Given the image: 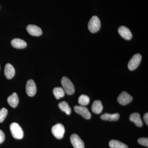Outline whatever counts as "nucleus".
Returning a JSON list of instances; mask_svg holds the SVG:
<instances>
[{
	"label": "nucleus",
	"instance_id": "1",
	"mask_svg": "<svg viewBox=\"0 0 148 148\" xmlns=\"http://www.w3.org/2000/svg\"><path fill=\"white\" fill-rule=\"evenodd\" d=\"M61 84L63 89L68 95H71L75 91V86L72 82L67 77L64 76L61 80Z\"/></svg>",
	"mask_w": 148,
	"mask_h": 148
},
{
	"label": "nucleus",
	"instance_id": "2",
	"mask_svg": "<svg viewBox=\"0 0 148 148\" xmlns=\"http://www.w3.org/2000/svg\"><path fill=\"white\" fill-rule=\"evenodd\" d=\"M88 27L92 33H96L99 31L101 29V22L98 16H93L91 17L88 22Z\"/></svg>",
	"mask_w": 148,
	"mask_h": 148
},
{
	"label": "nucleus",
	"instance_id": "3",
	"mask_svg": "<svg viewBox=\"0 0 148 148\" xmlns=\"http://www.w3.org/2000/svg\"><path fill=\"white\" fill-rule=\"evenodd\" d=\"M11 133L13 138L18 140L22 139L24 136V132L22 128L17 123H13L10 125Z\"/></svg>",
	"mask_w": 148,
	"mask_h": 148
},
{
	"label": "nucleus",
	"instance_id": "4",
	"mask_svg": "<svg viewBox=\"0 0 148 148\" xmlns=\"http://www.w3.org/2000/svg\"><path fill=\"white\" fill-rule=\"evenodd\" d=\"M51 132L56 138L58 139H62L65 132V127L62 124L58 123L52 127Z\"/></svg>",
	"mask_w": 148,
	"mask_h": 148
},
{
	"label": "nucleus",
	"instance_id": "5",
	"mask_svg": "<svg viewBox=\"0 0 148 148\" xmlns=\"http://www.w3.org/2000/svg\"><path fill=\"white\" fill-rule=\"evenodd\" d=\"M142 56L140 53H137L132 56L128 64V68L130 71H132L137 69L142 60Z\"/></svg>",
	"mask_w": 148,
	"mask_h": 148
},
{
	"label": "nucleus",
	"instance_id": "6",
	"mask_svg": "<svg viewBox=\"0 0 148 148\" xmlns=\"http://www.w3.org/2000/svg\"><path fill=\"white\" fill-rule=\"evenodd\" d=\"M74 110L77 114L80 115L86 119L91 118V114L88 109L84 106H76L74 107Z\"/></svg>",
	"mask_w": 148,
	"mask_h": 148
},
{
	"label": "nucleus",
	"instance_id": "7",
	"mask_svg": "<svg viewBox=\"0 0 148 148\" xmlns=\"http://www.w3.org/2000/svg\"><path fill=\"white\" fill-rule=\"evenodd\" d=\"M132 100L133 98L129 93L125 91H123L119 96L117 101L121 105L125 106L131 103Z\"/></svg>",
	"mask_w": 148,
	"mask_h": 148
},
{
	"label": "nucleus",
	"instance_id": "8",
	"mask_svg": "<svg viewBox=\"0 0 148 148\" xmlns=\"http://www.w3.org/2000/svg\"><path fill=\"white\" fill-rule=\"evenodd\" d=\"M37 91L36 86L33 80L29 79L26 84V92L30 97H33L36 94Z\"/></svg>",
	"mask_w": 148,
	"mask_h": 148
},
{
	"label": "nucleus",
	"instance_id": "9",
	"mask_svg": "<svg viewBox=\"0 0 148 148\" xmlns=\"http://www.w3.org/2000/svg\"><path fill=\"white\" fill-rule=\"evenodd\" d=\"M70 140L74 148H84V143L77 134L72 135Z\"/></svg>",
	"mask_w": 148,
	"mask_h": 148
},
{
	"label": "nucleus",
	"instance_id": "10",
	"mask_svg": "<svg viewBox=\"0 0 148 148\" xmlns=\"http://www.w3.org/2000/svg\"><path fill=\"white\" fill-rule=\"evenodd\" d=\"M27 30L29 34L34 36H40L42 34V29L39 27L32 24L27 26Z\"/></svg>",
	"mask_w": 148,
	"mask_h": 148
},
{
	"label": "nucleus",
	"instance_id": "11",
	"mask_svg": "<svg viewBox=\"0 0 148 148\" xmlns=\"http://www.w3.org/2000/svg\"><path fill=\"white\" fill-rule=\"evenodd\" d=\"M118 32L119 35L125 39L130 40L132 38V33L127 27L121 26L119 28Z\"/></svg>",
	"mask_w": 148,
	"mask_h": 148
},
{
	"label": "nucleus",
	"instance_id": "12",
	"mask_svg": "<svg viewBox=\"0 0 148 148\" xmlns=\"http://www.w3.org/2000/svg\"><path fill=\"white\" fill-rule=\"evenodd\" d=\"M15 73L14 67L9 63L6 64L4 69V74L6 78L8 79H11L14 76Z\"/></svg>",
	"mask_w": 148,
	"mask_h": 148
},
{
	"label": "nucleus",
	"instance_id": "13",
	"mask_svg": "<svg viewBox=\"0 0 148 148\" xmlns=\"http://www.w3.org/2000/svg\"><path fill=\"white\" fill-rule=\"evenodd\" d=\"M130 120L134 123L136 126L141 127L143 126V121L141 119L140 114L138 113H133L130 116Z\"/></svg>",
	"mask_w": 148,
	"mask_h": 148
},
{
	"label": "nucleus",
	"instance_id": "14",
	"mask_svg": "<svg viewBox=\"0 0 148 148\" xmlns=\"http://www.w3.org/2000/svg\"><path fill=\"white\" fill-rule=\"evenodd\" d=\"M11 45L15 48L21 49L27 47V43L24 40L19 38H14L12 40Z\"/></svg>",
	"mask_w": 148,
	"mask_h": 148
},
{
	"label": "nucleus",
	"instance_id": "15",
	"mask_svg": "<svg viewBox=\"0 0 148 148\" xmlns=\"http://www.w3.org/2000/svg\"><path fill=\"white\" fill-rule=\"evenodd\" d=\"M9 105L12 108H15L18 106L19 99L16 92H14L7 99Z\"/></svg>",
	"mask_w": 148,
	"mask_h": 148
},
{
	"label": "nucleus",
	"instance_id": "16",
	"mask_svg": "<svg viewBox=\"0 0 148 148\" xmlns=\"http://www.w3.org/2000/svg\"><path fill=\"white\" fill-rule=\"evenodd\" d=\"M120 117L119 113L110 114L105 113L101 115V118L103 120L109 121H117Z\"/></svg>",
	"mask_w": 148,
	"mask_h": 148
},
{
	"label": "nucleus",
	"instance_id": "17",
	"mask_svg": "<svg viewBox=\"0 0 148 148\" xmlns=\"http://www.w3.org/2000/svg\"><path fill=\"white\" fill-rule=\"evenodd\" d=\"M103 110V106L102 102L99 100H97L93 102L91 110L94 113L99 114L102 112Z\"/></svg>",
	"mask_w": 148,
	"mask_h": 148
},
{
	"label": "nucleus",
	"instance_id": "18",
	"mask_svg": "<svg viewBox=\"0 0 148 148\" xmlns=\"http://www.w3.org/2000/svg\"><path fill=\"white\" fill-rule=\"evenodd\" d=\"M109 146L111 148H128L127 145L116 140H111Z\"/></svg>",
	"mask_w": 148,
	"mask_h": 148
},
{
	"label": "nucleus",
	"instance_id": "19",
	"mask_svg": "<svg viewBox=\"0 0 148 148\" xmlns=\"http://www.w3.org/2000/svg\"><path fill=\"white\" fill-rule=\"evenodd\" d=\"M58 107L61 110L65 112L67 115L71 114V109L69 106V104L66 101H63L58 104Z\"/></svg>",
	"mask_w": 148,
	"mask_h": 148
},
{
	"label": "nucleus",
	"instance_id": "20",
	"mask_svg": "<svg viewBox=\"0 0 148 148\" xmlns=\"http://www.w3.org/2000/svg\"><path fill=\"white\" fill-rule=\"evenodd\" d=\"M53 94L56 99H59L65 96V92L61 87H56L53 88Z\"/></svg>",
	"mask_w": 148,
	"mask_h": 148
},
{
	"label": "nucleus",
	"instance_id": "21",
	"mask_svg": "<svg viewBox=\"0 0 148 148\" xmlns=\"http://www.w3.org/2000/svg\"><path fill=\"white\" fill-rule=\"evenodd\" d=\"M90 102V98L85 95H82L79 96L78 103L82 106H87Z\"/></svg>",
	"mask_w": 148,
	"mask_h": 148
},
{
	"label": "nucleus",
	"instance_id": "22",
	"mask_svg": "<svg viewBox=\"0 0 148 148\" xmlns=\"http://www.w3.org/2000/svg\"><path fill=\"white\" fill-rule=\"evenodd\" d=\"M8 113V111L5 108H3L0 110V123L3 122L5 119Z\"/></svg>",
	"mask_w": 148,
	"mask_h": 148
},
{
	"label": "nucleus",
	"instance_id": "23",
	"mask_svg": "<svg viewBox=\"0 0 148 148\" xmlns=\"http://www.w3.org/2000/svg\"><path fill=\"white\" fill-rule=\"evenodd\" d=\"M138 143L142 145L148 147V138H140L138 140Z\"/></svg>",
	"mask_w": 148,
	"mask_h": 148
},
{
	"label": "nucleus",
	"instance_id": "24",
	"mask_svg": "<svg viewBox=\"0 0 148 148\" xmlns=\"http://www.w3.org/2000/svg\"><path fill=\"white\" fill-rule=\"evenodd\" d=\"M5 139V135L2 130H0V144H1L4 141Z\"/></svg>",
	"mask_w": 148,
	"mask_h": 148
},
{
	"label": "nucleus",
	"instance_id": "25",
	"mask_svg": "<svg viewBox=\"0 0 148 148\" xmlns=\"http://www.w3.org/2000/svg\"><path fill=\"white\" fill-rule=\"evenodd\" d=\"M144 121H145V123H146V124L147 125H148V113H146L145 114V115H144Z\"/></svg>",
	"mask_w": 148,
	"mask_h": 148
}]
</instances>
